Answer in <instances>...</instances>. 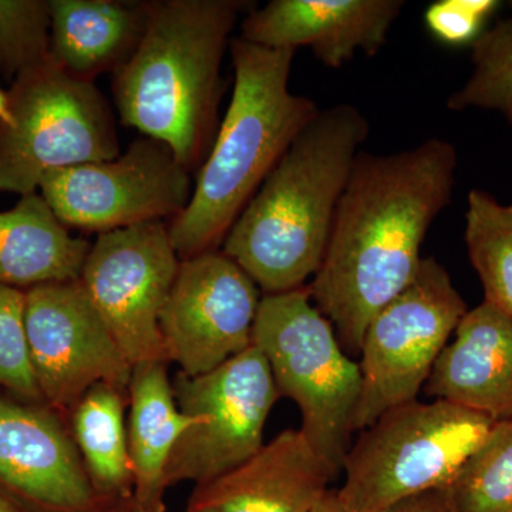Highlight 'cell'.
<instances>
[{
  "instance_id": "obj_31",
  "label": "cell",
  "mask_w": 512,
  "mask_h": 512,
  "mask_svg": "<svg viewBox=\"0 0 512 512\" xmlns=\"http://www.w3.org/2000/svg\"><path fill=\"white\" fill-rule=\"evenodd\" d=\"M107 512H148L144 510L143 507H140V505L134 503L133 501H130V503L119 505V507L110 508Z\"/></svg>"
},
{
  "instance_id": "obj_6",
  "label": "cell",
  "mask_w": 512,
  "mask_h": 512,
  "mask_svg": "<svg viewBox=\"0 0 512 512\" xmlns=\"http://www.w3.org/2000/svg\"><path fill=\"white\" fill-rule=\"evenodd\" d=\"M494 423L446 400L393 407L350 446L340 500L355 512H383L416 495L448 490Z\"/></svg>"
},
{
  "instance_id": "obj_7",
  "label": "cell",
  "mask_w": 512,
  "mask_h": 512,
  "mask_svg": "<svg viewBox=\"0 0 512 512\" xmlns=\"http://www.w3.org/2000/svg\"><path fill=\"white\" fill-rule=\"evenodd\" d=\"M8 94L13 121L0 124V192L36 194L50 171L119 156L109 101L52 57L19 74Z\"/></svg>"
},
{
  "instance_id": "obj_18",
  "label": "cell",
  "mask_w": 512,
  "mask_h": 512,
  "mask_svg": "<svg viewBox=\"0 0 512 512\" xmlns=\"http://www.w3.org/2000/svg\"><path fill=\"white\" fill-rule=\"evenodd\" d=\"M50 57L64 72L94 82L136 52L150 0H50Z\"/></svg>"
},
{
  "instance_id": "obj_26",
  "label": "cell",
  "mask_w": 512,
  "mask_h": 512,
  "mask_svg": "<svg viewBox=\"0 0 512 512\" xmlns=\"http://www.w3.org/2000/svg\"><path fill=\"white\" fill-rule=\"evenodd\" d=\"M0 389L22 402H43L26 340L25 291L3 285H0Z\"/></svg>"
},
{
  "instance_id": "obj_21",
  "label": "cell",
  "mask_w": 512,
  "mask_h": 512,
  "mask_svg": "<svg viewBox=\"0 0 512 512\" xmlns=\"http://www.w3.org/2000/svg\"><path fill=\"white\" fill-rule=\"evenodd\" d=\"M127 394L96 384L72 413V437L94 491L107 510L134 500V474L124 410Z\"/></svg>"
},
{
  "instance_id": "obj_19",
  "label": "cell",
  "mask_w": 512,
  "mask_h": 512,
  "mask_svg": "<svg viewBox=\"0 0 512 512\" xmlns=\"http://www.w3.org/2000/svg\"><path fill=\"white\" fill-rule=\"evenodd\" d=\"M127 437L134 474V503L148 512H164L165 471L175 444L195 423L181 412L167 362L133 367L128 386Z\"/></svg>"
},
{
  "instance_id": "obj_2",
  "label": "cell",
  "mask_w": 512,
  "mask_h": 512,
  "mask_svg": "<svg viewBox=\"0 0 512 512\" xmlns=\"http://www.w3.org/2000/svg\"><path fill=\"white\" fill-rule=\"evenodd\" d=\"M369 121L352 104L320 109L222 242L264 295L303 288L325 256Z\"/></svg>"
},
{
  "instance_id": "obj_8",
  "label": "cell",
  "mask_w": 512,
  "mask_h": 512,
  "mask_svg": "<svg viewBox=\"0 0 512 512\" xmlns=\"http://www.w3.org/2000/svg\"><path fill=\"white\" fill-rule=\"evenodd\" d=\"M467 312L447 269L434 256L421 259L413 281L376 313L363 335L362 392L353 433L387 410L417 400Z\"/></svg>"
},
{
  "instance_id": "obj_16",
  "label": "cell",
  "mask_w": 512,
  "mask_h": 512,
  "mask_svg": "<svg viewBox=\"0 0 512 512\" xmlns=\"http://www.w3.org/2000/svg\"><path fill=\"white\" fill-rule=\"evenodd\" d=\"M335 477L301 430H285L241 466L195 485L185 512H312Z\"/></svg>"
},
{
  "instance_id": "obj_30",
  "label": "cell",
  "mask_w": 512,
  "mask_h": 512,
  "mask_svg": "<svg viewBox=\"0 0 512 512\" xmlns=\"http://www.w3.org/2000/svg\"><path fill=\"white\" fill-rule=\"evenodd\" d=\"M12 121L13 117L12 111H10L9 94L0 89V124H2V126H10Z\"/></svg>"
},
{
  "instance_id": "obj_13",
  "label": "cell",
  "mask_w": 512,
  "mask_h": 512,
  "mask_svg": "<svg viewBox=\"0 0 512 512\" xmlns=\"http://www.w3.org/2000/svg\"><path fill=\"white\" fill-rule=\"evenodd\" d=\"M261 299L254 279L224 252L183 259L160 316L167 362L198 376L247 350Z\"/></svg>"
},
{
  "instance_id": "obj_1",
  "label": "cell",
  "mask_w": 512,
  "mask_h": 512,
  "mask_svg": "<svg viewBox=\"0 0 512 512\" xmlns=\"http://www.w3.org/2000/svg\"><path fill=\"white\" fill-rule=\"evenodd\" d=\"M457 165L456 147L441 138L357 156L308 286L350 356L360 355L370 320L419 271L424 238L450 204Z\"/></svg>"
},
{
  "instance_id": "obj_34",
  "label": "cell",
  "mask_w": 512,
  "mask_h": 512,
  "mask_svg": "<svg viewBox=\"0 0 512 512\" xmlns=\"http://www.w3.org/2000/svg\"><path fill=\"white\" fill-rule=\"evenodd\" d=\"M510 5H511V9H512V2L510 3Z\"/></svg>"
},
{
  "instance_id": "obj_33",
  "label": "cell",
  "mask_w": 512,
  "mask_h": 512,
  "mask_svg": "<svg viewBox=\"0 0 512 512\" xmlns=\"http://www.w3.org/2000/svg\"><path fill=\"white\" fill-rule=\"evenodd\" d=\"M504 114H505V117H507V119L510 120V123H512V107H510V109L505 111Z\"/></svg>"
},
{
  "instance_id": "obj_15",
  "label": "cell",
  "mask_w": 512,
  "mask_h": 512,
  "mask_svg": "<svg viewBox=\"0 0 512 512\" xmlns=\"http://www.w3.org/2000/svg\"><path fill=\"white\" fill-rule=\"evenodd\" d=\"M402 0H272L242 20L241 39L266 49L311 47L330 69L357 52L375 56L399 18Z\"/></svg>"
},
{
  "instance_id": "obj_32",
  "label": "cell",
  "mask_w": 512,
  "mask_h": 512,
  "mask_svg": "<svg viewBox=\"0 0 512 512\" xmlns=\"http://www.w3.org/2000/svg\"><path fill=\"white\" fill-rule=\"evenodd\" d=\"M0 512H22L15 504L10 503L8 498L0 494Z\"/></svg>"
},
{
  "instance_id": "obj_5",
  "label": "cell",
  "mask_w": 512,
  "mask_h": 512,
  "mask_svg": "<svg viewBox=\"0 0 512 512\" xmlns=\"http://www.w3.org/2000/svg\"><path fill=\"white\" fill-rule=\"evenodd\" d=\"M252 345L261 350L281 396L302 414L301 430L338 476L352 446L362 373L306 286L262 295Z\"/></svg>"
},
{
  "instance_id": "obj_24",
  "label": "cell",
  "mask_w": 512,
  "mask_h": 512,
  "mask_svg": "<svg viewBox=\"0 0 512 512\" xmlns=\"http://www.w3.org/2000/svg\"><path fill=\"white\" fill-rule=\"evenodd\" d=\"M473 74L448 97L450 110H497L512 107V18L484 30L473 43Z\"/></svg>"
},
{
  "instance_id": "obj_9",
  "label": "cell",
  "mask_w": 512,
  "mask_h": 512,
  "mask_svg": "<svg viewBox=\"0 0 512 512\" xmlns=\"http://www.w3.org/2000/svg\"><path fill=\"white\" fill-rule=\"evenodd\" d=\"M181 412L195 423L175 444L165 485L210 483L264 447L269 413L279 399L261 350L251 345L204 375L178 373L173 383Z\"/></svg>"
},
{
  "instance_id": "obj_4",
  "label": "cell",
  "mask_w": 512,
  "mask_h": 512,
  "mask_svg": "<svg viewBox=\"0 0 512 512\" xmlns=\"http://www.w3.org/2000/svg\"><path fill=\"white\" fill-rule=\"evenodd\" d=\"M234 89L190 202L168 222L181 261L218 251L255 192L320 111L289 90L295 50L229 43Z\"/></svg>"
},
{
  "instance_id": "obj_23",
  "label": "cell",
  "mask_w": 512,
  "mask_h": 512,
  "mask_svg": "<svg viewBox=\"0 0 512 512\" xmlns=\"http://www.w3.org/2000/svg\"><path fill=\"white\" fill-rule=\"evenodd\" d=\"M446 491L457 512H512V420L495 421Z\"/></svg>"
},
{
  "instance_id": "obj_3",
  "label": "cell",
  "mask_w": 512,
  "mask_h": 512,
  "mask_svg": "<svg viewBox=\"0 0 512 512\" xmlns=\"http://www.w3.org/2000/svg\"><path fill=\"white\" fill-rule=\"evenodd\" d=\"M244 0H150L136 52L113 74L120 119L200 168L214 143L222 93L221 64Z\"/></svg>"
},
{
  "instance_id": "obj_10",
  "label": "cell",
  "mask_w": 512,
  "mask_h": 512,
  "mask_svg": "<svg viewBox=\"0 0 512 512\" xmlns=\"http://www.w3.org/2000/svg\"><path fill=\"white\" fill-rule=\"evenodd\" d=\"M191 171L161 141L141 137L113 160L53 170L39 191L67 228L103 232L173 221L192 195Z\"/></svg>"
},
{
  "instance_id": "obj_29",
  "label": "cell",
  "mask_w": 512,
  "mask_h": 512,
  "mask_svg": "<svg viewBox=\"0 0 512 512\" xmlns=\"http://www.w3.org/2000/svg\"><path fill=\"white\" fill-rule=\"evenodd\" d=\"M312 512H355L340 500L338 490H329Z\"/></svg>"
},
{
  "instance_id": "obj_28",
  "label": "cell",
  "mask_w": 512,
  "mask_h": 512,
  "mask_svg": "<svg viewBox=\"0 0 512 512\" xmlns=\"http://www.w3.org/2000/svg\"><path fill=\"white\" fill-rule=\"evenodd\" d=\"M383 512H457L447 491H431L404 500Z\"/></svg>"
},
{
  "instance_id": "obj_14",
  "label": "cell",
  "mask_w": 512,
  "mask_h": 512,
  "mask_svg": "<svg viewBox=\"0 0 512 512\" xmlns=\"http://www.w3.org/2000/svg\"><path fill=\"white\" fill-rule=\"evenodd\" d=\"M0 494L22 512H107L52 407L0 397Z\"/></svg>"
},
{
  "instance_id": "obj_27",
  "label": "cell",
  "mask_w": 512,
  "mask_h": 512,
  "mask_svg": "<svg viewBox=\"0 0 512 512\" xmlns=\"http://www.w3.org/2000/svg\"><path fill=\"white\" fill-rule=\"evenodd\" d=\"M500 8L495 0H439L431 3L424 20L431 35L450 46L474 42L484 32L488 18Z\"/></svg>"
},
{
  "instance_id": "obj_20",
  "label": "cell",
  "mask_w": 512,
  "mask_h": 512,
  "mask_svg": "<svg viewBox=\"0 0 512 512\" xmlns=\"http://www.w3.org/2000/svg\"><path fill=\"white\" fill-rule=\"evenodd\" d=\"M92 247L73 237L40 194L25 195L0 212V285L28 291L76 281Z\"/></svg>"
},
{
  "instance_id": "obj_22",
  "label": "cell",
  "mask_w": 512,
  "mask_h": 512,
  "mask_svg": "<svg viewBox=\"0 0 512 512\" xmlns=\"http://www.w3.org/2000/svg\"><path fill=\"white\" fill-rule=\"evenodd\" d=\"M468 256L483 284L485 302L512 319V204L471 190L466 210Z\"/></svg>"
},
{
  "instance_id": "obj_11",
  "label": "cell",
  "mask_w": 512,
  "mask_h": 512,
  "mask_svg": "<svg viewBox=\"0 0 512 512\" xmlns=\"http://www.w3.org/2000/svg\"><path fill=\"white\" fill-rule=\"evenodd\" d=\"M180 264L164 221L103 232L89 249L80 285L133 367L167 362L160 316Z\"/></svg>"
},
{
  "instance_id": "obj_25",
  "label": "cell",
  "mask_w": 512,
  "mask_h": 512,
  "mask_svg": "<svg viewBox=\"0 0 512 512\" xmlns=\"http://www.w3.org/2000/svg\"><path fill=\"white\" fill-rule=\"evenodd\" d=\"M50 0H0V74H19L50 57Z\"/></svg>"
},
{
  "instance_id": "obj_17",
  "label": "cell",
  "mask_w": 512,
  "mask_h": 512,
  "mask_svg": "<svg viewBox=\"0 0 512 512\" xmlns=\"http://www.w3.org/2000/svg\"><path fill=\"white\" fill-rule=\"evenodd\" d=\"M453 336L426 392L493 421L512 420V319L484 301L464 315Z\"/></svg>"
},
{
  "instance_id": "obj_12",
  "label": "cell",
  "mask_w": 512,
  "mask_h": 512,
  "mask_svg": "<svg viewBox=\"0 0 512 512\" xmlns=\"http://www.w3.org/2000/svg\"><path fill=\"white\" fill-rule=\"evenodd\" d=\"M25 329L37 387L56 412H70L100 383L128 396L133 366L79 279L25 291Z\"/></svg>"
}]
</instances>
